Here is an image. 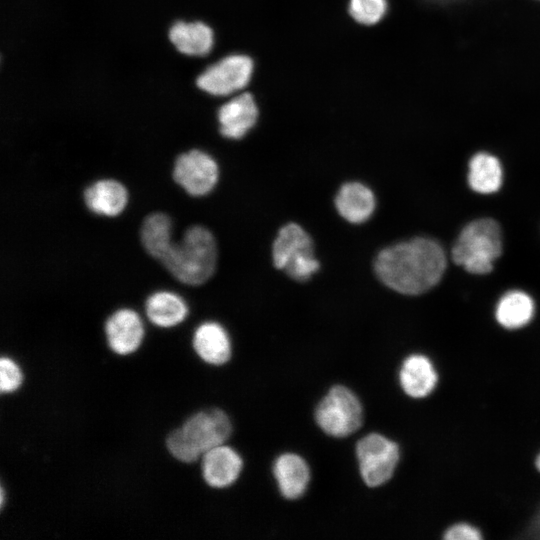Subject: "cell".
<instances>
[{
    "mask_svg": "<svg viewBox=\"0 0 540 540\" xmlns=\"http://www.w3.org/2000/svg\"><path fill=\"white\" fill-rule=\"evenodd\" d=\"M446 268L442 247L430 238L418 237L383 249L374 269L379 280L392 290L418 295L435 286Z\"/></svg>",
    "mask_w": 540,
    "mask_h": 540,
    "instance_id": "obj_1",
    "label": "cell"
},
{
    "mask_svg": "<svg viewBox=\"0 0 540 540\" xmlns=\"http://www.w3.org/2000/svg\"><path fill=\"white\" fill-rule=\"evenodd\" d=\"M231 433L228 415L211 408L192 414L180 427L171 430L165 438V447L175 460L192 464L207 451L224 444Z\"/></svg>",
    "mask_w": 540,
    "mask_h": 540,
    "instance_id": "obj_2",
    "label": "cell"
},
{
    "mask_svg": "<svg viewBox=\"0 0 540 540\" xmlns=\"http://www.w3.org/2000/svg\"><path fill=\"white\" fill-rule=\"evenodd\" d=\"M160 262L179 282L201 285L216 269L215 238L206 227L192 225L184 231L178 242H172Z\"/></svg>",
    "mask_w": 540,
    "mask_h": 540,
    "instance_id": "obj_3",
    "label": "cell"
},
{
    "mask_svg": "<svg viewBox=\"0 0 540 540\" xmlns=\"http://www.w3.org/2000/svg\"><path fill=\"white\" fill-rule=\"evenodd\" d=\"M502 253L501 229L489 218L467 224L454 244L451 256L455 264L472 274H487Z\"/></svg>",
    "mask_w": 540,
    "mask_h": 540,
    "instance_id": "obj_4",
    "label": "cell"
},
{
    "mask_svg": "<svg viewBox=\"0 0 540 540\" xmlns=\"http://www.w3.org/2000/svg\"><path fill=\"white\" fill-rule=\"evenodd\" d=\"M256 62L247 52L234 50L208 64L196 78V86L207 95L226 99L248 90L253 82Z\"/></svg>",
    "mask_w": 540,
    "mask_h": 540,
    "instance_id": "obj_5",
    "label": "cell"
},
{
    "mask_svg": "<svg viewBox=\"0 0 540 540\" xmlns=\"http://www.w3.org/2000/svg\"><path fill=\"white\" fill-rule=\"evenodd\" d=\"M274 266L296 281L308 280L318 269L313 243L306 231L296 223L283 226L272 247Z\"/></svg>",
    "mask_w": 540,
    "mask_h": 540,
    "instance_id": "obj_6",
    "label": "cell"
},
{
    "mask_svg": "<svg viewBox=\"0 0 540 540\" xmlns=\"http://www.w3.org/2000/svg\"><path fill=\"white\" fill-rule=\"evenodd\" d=\"M315 419L333 437H347L362 424L363 410L358 397L347 387H332L318 404Z\"/></svg>",
    "mask_w": 540,
    "mask_h": 540,
    "instance_id": "obj_7",
    "label": "cell"
},
{
    "mask_svg": "<svg viewBox=\"0 0 540 540\" xmlns=\"http://www.w3.org/2000/svg\"><path fill=\"white\" fill-rule=\"evenodd\" d=\"M400 447L390 438L371 433L361 438L356 445V456L364 483L379 487L394 475L400 462Z\"/></svg>",
    "mask_w": 540,
    "mask_h": 540,
    "instance_id": "obj_8",
    "label": "cell"
},
{
    "mask_svg": "<svg viewBox=\"0 0 540 540\" xmlns=\"http://www.w3.org/2000/svg\"><path fill=\"white\" fill-rule=\"evenodd\" d=\"M260 116L255 94L250 89L245 90L224 99L217 107L218 131L223 138L240 141L256 129Z\"/></svg>",
    "mask_w": 540,
    "mask_h": 540,
    "instance_id": "obj_9",
    "label": "cell"
},
{
    "mask_svg": "<svg viewBox=\"0 0 540 540\" xmlns=\"http://www.w3.org/2000/svg\"><path fill=\"white\" fill-rule=\"evenodd\" d=\"M218 165L208 153L192 149L181 153L174 161L172 178L191 196L208 194L218 180Z\"/></svg>",
    "mask_w": 540,
    "mask_h": 540,
    "instance_id": "obj_10",
    "label": "cell"
},
{
    "mask_svg": "<svg viewBox=\"0 0 540 540\" xmlns=\"http://www.w3.org/2000/svg\"><path fill=\"white\" fill-rule=\"evenodd\" d=\"M104 334L109 349L118 356L135 353L141 346L145 331L138 313L120 308L107 317Z\"/></svg>",
    "mask_w": 540,
    "mask_h": 540,
    "instance_id": "obj_11",
    "label": "cell"
},
{
    "mask_svg": "<svg viewBox=\"0 0 540 540\" xmlns=\"http://www.w3.org/2000/svg\"><path fill=\"white\" fill-rule=\"evenodd\" d=\"M398 380L404 394L414 400L428 397L436 388L439 375L432 360L423 353H413L400 365Z\"/></svg>",
    "mask_w": 540,
    "mask_h": 540,
    "instance_id": "obj_12",
    "label": "cell"
},
{
    "mask_svg": "<svg viewBox=\"0 0 540 540\" xmlns=\"http://www.w3.org/2000/svg\"><path fill=\"white\" fill-rule=\"evenodd\" d=\"M243 460L236 450L225 444L207 451L201 457V472L205 483L215 489L231 486L239 477Z\"/></svg>",
    "mask_w": 540,
    "mask_h": 540,
    "instance_id": "obj_13",
    "label": "cell"
},
{
    "mask_svg": "<svg viewBox=\"0 0 540 540\" xmlns=\"http://www.w3.org/2000/svg\"><path fill=\"white\" fill-rule=\"evenodd\" d=\"M169 39L177 50L188 56L206 57L216 45V34L204 21L175 22L169 30Z\"/></svg>",
    "mask_w": 540,
    "mask_h": 540,
    "instance_id": "obj_14",
    "label": "cell"
},
{
    "mask_svg": "<svg viewBox=\"0 0 540 540\" xmlns=\"http://www.w3.org/2000/svg\"><path fill=\"white\" fill-rule=\"evenodd\" d=\"M192 346L197 356L210 365L227 363L232 354L230 337L225 328L214 321L197 326L192 337Z\"/></svg>",
    "mask_w": 540,
    "mask_h": 540,
    "instance_id": "obj_15",
    "label": "cell"
},
{
    "mask_svg": "<svg viewBox=\"0 0 540 540\" xmlns=\"http://www.w3.org/2000/svg\"><path fill=\"white\" fill-rule=\"evenodd\" d=\"M86 207L93 213L107 217L119 215L128 201V193L123 184L114 179H100L83 192Z\"/></svg>",
    "mask_w": 540,
    "mask_h": 540,
    "instance_id": "obj_16",
    "label": "cell"
},
{
    "mask_svg": "<svg viewBox=\"0 0 540 540\" xmlns=\"http://www.w3.org/2000/svg\"><path fill=\"white\" fill-rule=\"evenodd\" d=\"M273 474L283 497L300 498L310 481V469L306 461L294 453H284L274 462Z\"/></svg>",
    "mask_w": 540,
    "mask_h": 540,
    "instance_id": "obj_17",
    "label": "cell"
},
{
    "mask_svg": "<svg viewBox=\"0 0 540 540\" xmlns=\"http://www.w3.org/2000/svg\"><path fill=\"white\" fill-rule=\"evenodd\" d=\"M335 205L339 214L355 224L370 218L375 209L373 192L358 182L344 184L337 193Z\"/></svg>",
    "mask_w": 540,
    "mask_h": 540,
    "instance_id": "obj_18",
    "label": "cell"
},
{
    "mask_svg": "<svg viewBox=\"0 0 540 540\" xmlns=\"http://www.w3.org/2000/svg\"><path fill=\"white\" fill-rule=\"evenodd\" d=\"M145 314L148 320L160 328H171L182 323L188 307L184 300L170 291H156L145 300Z\"/></svg>",
    "mask_w": 540,
    "mask_h": 540,
    "instance_id": "obj_19",
    "label": "cell"
},
{
    "mask_svg": "<svg viewBox=\"0 0 540 540\" xmlns=\"http://www.w3.org/2000/svg\"><path fill=\"white\" fill-rule=\"evenodd\" d=\"M535 315L533 299L522 291H510L501 297L495 309V319L504 329L519 330L527 326Z\"/></svg>",
    "mask_w": 540,
    "mask_h": 540,
    "instance_id": "obj_20",
    "label": "cell"
},
{
    "mask_svg": "<svg viewBox=\"0 0 540 540\" xmlns=\"http://www.w3.org/2000/svg\"><path fill=\"white\" fill-rule=\"evenodd\" d=\"M172 223L167 214H148L140 227V241L144 250L156 260H161L172 244Z\"/></svg>",
    "mask_w": 540,
    "mask_h": 540,
    "instance_id": "obj_21",
    "label": "cell"
},
{
    "mask_svg": "<svg viewBox=\"0 0 540 540\" xmlns=\"http://www.w3.org/2000/svg\"><path fill=\"white\" fill-rule=\"evenodd\" d=\"M503 173L499 160L486 152L475 154L469 162L468 183L474 191L494 193L502 185Z\"/></svg>",
    "mask_w": 540,
    "mask_h": 540,
    "instance_id": "obj_22",
    "label": "cell"
},
{
    "mask_svg": "<svg viewBox=\"0 0 540 540\" xmlns=\"http://www.w3.org/2000/svg\"><path fill=\"white\" fill-rule=\"evenodd\" d=\"M389 0H348L347 11L350 18L363 27L379 25L387 16Z\"/></svg>",
    "mask_w": 540,
    "mask_h": 540,
    "instance_id": "obj_23",
    "label": "cell"
},
{
    "mask_svg": "<svg viewBox=\"0 0 540 540\" xmlns=\"http://www.w3.org/2000/svg\"><path fill=\"white\" fill-rule=\"evenodd\" d=\"M24 375L19 365L9 356L0 358V392L11 394L22 385Z\"/></svg>",
    "mask_w": 540,
    "mask_h": 540,
    "instance_id": "obj_24",
    "label": "cell"
},
{
    "mask_svg": "<svg viewBox=\"0 0 540 540\" xmlns=\"http://www.w3.org/2000/svg\"><path fill=\"white\" fill-rule=\"evenodd\" d=\"M443 540H483L481 530L468 521H457L444 532Z\"/></svg>",
    "mask_w": 540,
    "mask_h": 540,
    "instance_id": "obj_25",
    "label": "cell"
},
{
    "mask_svg": "<svg viewBox=\"0 0 540 540\" xmlns=\"http://www.w3.org/2000/svg\"><path fill=\"white\" fill-rule=\"evenodd\" d=\"M453 1H456V0H418V2H421V3H431V4L448 3V2H453Z\"/></svg>",
    "mask_w": 540,
    "mask_h": 540,
    "instance_id": "obj_26",
    "label": "cell"
},
{
    "mask_svg": "<svg viewBox=\"0 0 540 540\" xmlns=\"http://www.w3.org/2000/svg\"><path fill=\"white\" fill-rule=\"evenodd\" d=\"M4 504H5V489L3 486H1L0 488V507L1 509L4 508Z\"/></svg>",
    "mask_w": 540,
    "mask_h": 540,
    "instance_id": "obj_27",
    "label": "cell"
},
{
    "mask_svg": "<svg viewBox=\"0 0 540 540\" xmlns=\"http://www.w3.org/2000/svg\"><path fill=\"white\" fill-rule=\"evenodd\" d=\"M535 465H536L537 470L540 472V453L538 454L536 458Z\"/></svg>",
    "mask_w": 540,
    "mask_h": 540,
    "instance_id": "obj_28",
    "label": "cell"
},
{
    "mask_svg": "<svg viewBox=\"0 0 540 540\" xmlns=\"http://www.w3.org/2000/svg\"><path fill=\"white\" fill-rule=\"evenodd\" d=\"M536 1H539V2H540V0H536Z\"/></svg>",
    "mask_w": 540,
    "mask_h": 540,
    "instance_id": "obj_29",
    "label": "cell"
}]
</instances>
